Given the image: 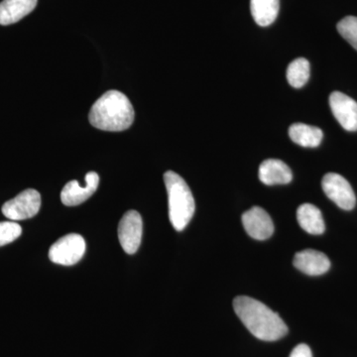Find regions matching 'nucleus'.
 Wrapping results in <instances>:
<instances>
[{
    "instance_id": "423d86ee",
    "label": "nucleus",
    "mask_w": 357,
    "mask_h": 357,
    "mask_svg": "<svg viewBox=\"0 0 357 357\" xmlns=\"http://www.w3.org/2000/svg\"><path fill=\"white\" fill-rule=\"evenodd\" d=\"M321 187L328 198L342 210L351 211L356 206V194L342 176L337 173L326 174L321 181Z\"/></svg>"
},
{
    "instance_id": "7ed1b4c3",
    "label": "nucleus",
    "mask_w": 357,
    "mask_h": 357,
    "mask_svg": "<svg viewBox=\"0 0 357 357\" xmlns=\"http://www.w3.org/2000/svg\"><path fill=\"white\" fill-rule=\"evenodd\" d=\"M164 182L168 194L169 218L174 229L182 231L196 210L194 197L184 178L173 171L164 174Z\"/></svg>"
},
{
    "instance_id": "0eeeda50",
    "label": "nucleus",
    "mask_w": 357,
    "mask_h": 357,
    "mask_svg": "<svg viewBox=\"0 0 357 357\" xmlns=\"http://www.w3.org/2000/svg\"><path fill=\"white\" fill-rule=\"evenodd\" d=\"M119 243L128 255H134L139 248L142 241L143 222L140 213L129 211L124 213L119 225Z\"/></svg>"
},
{
    "instance_id": "20e7f679",
    "label": "nucleus",
    "mask_w": 357,
    "mask_h": 357,
    "mask_svg": "<svg viewBox=\"0 0 357 357\" xmlns=\"http://www.w3.org/2000/svg\"><path fill=\"white\" fill-rule=\"evenodd\" d=\"M86 241L77 234L61 237L51 246L49 258L56 264L70 266L79 262L86 252Z\"/></svg>"
},
{
    "instance_id": "9b49d317",
    "label": "nucleus",
    "mask_w": 357,
    "mask_h": 357,
    "mask_svg": "<svg viewBox=\"0 0 357 357\" xmlns=\"http://www.w3.org/2000/svg\"><path fill=\"white\" fill-rule=\"evenodd\" d=\"M294 265L303 273L310 276H319L325 274L331 267L328 256L319 251L307 249L300 251L294 258Z\"/></svg>"
},
{
    "instance_id": "1a4fd4ad",
    "label": "nucleus",
    "mask_w": 357,
    "mask_h": 357,
    "mask_svg": "<svg viewBox=\"0 0 357 357\" xmlns=\"http://www.w3.org/2000/svg\"><path fill=\"white\" fill-rule=\"evenodd\" d=\"M98 184H100V177L96 172L86 174L84 187H82L77 181H70L61 192V201L65 206H79L95 194Z\"/></svg>"
},
{
    "instance_id": "f257e3e1",
    "label": "nucleus",
    "mask_w": 357,
    "mask_h": 357,
    "mask_svg": "<svg viewBox=\"0 0 357 357\" xmlns=\"http://www.w3.org/2000/svg\"><path fill=\"white\" fill-rule=\"evenodd\" d=\"M234 309L243 325L258 340L275 342L287 335V326L280 316L259 301L239 296L234 301Z\"/></svg>"
},
{
    "instance_id": "2eb2a0df",
    "label": "nucleus",
    "mask_w": 357,
    "mask_h": 357,
    "mask_svg": "<svg viewBox=\"0 0 357 357\" xmlns=\"http://www.w3.org/2000/svg\"><path fill=\"white\" fill-rule=\"evenodd\" d=\"M289 136L296 144L302 147L316 148L321 144L324 133L316 126L304 123L292 124L289 128Z\"/></svg>"
},
{
    "instance_id": "f3484780",
    "label": "nucleus",
    "mask_w": 357,
    "mask_h": 357,
    "mask_svg": "<svg viewBox=\"0 0 357 357\" xmlns=\"http://www.w3.org/2000/svg\"><path fill=\"white\" fill-rule=\"evenodd\" d=\"M310 77V63L307 59L298 58L289 65L287 79L293 88L300 89L307 83Z\"/></svg>"
},
{
    "instance_id": "6e6552de",
    "label": "nucleus",
    "mask_w": 357,
    "mask_h": 357,
    "mask_svg": "<svg viewBox=\"0 0 357 357\" xmlns=\"http://www.w3.org/2000/svg\"><path fill=\"white\" fill-rule=\"evenodd\" d=\"M330 105L335 119L347 131H357V102L349 96L333 91L330 96Z\"/></svg>"
},
{
    "instance_id": "39448f33",
    "label": "nucleus",
    "mask_w": 357,
    "mask_h": 357,
    "mask_svg": "<svg viewBox=\"0 0 357 357\" xmlns=\"http://www.w3.org/2000/svg\"><path fill=\"white\" fill-rule=\"evenodd\" d=\"M41 208V195L34 189H27L2 206V213L11 222L35 217Z\"/></svg>"
},
{
    "instance_id": "9d476101",
    "label": "nucleus",
    "mask_w": 357,
    "mask_h": 357,
    "mask_svg": "<svg viewBox=\"0 0 357 357\" xmlns=\"http://www.w3.org/2000/svg\"><path fill=\"white\" fill-rule=\"evenodd\" d=\"M243 225L249 236L257 241H265L274 232L271 218L259 206H253L243 213Z\"/></svg>"
},
{
    "instance_id": "f03ea898",
    "label": "nucleus",
    "mask_w": 357,
    "mask_h": 357,
    "mask_svg": "<svg viewBox=\"0 0 357 357\" xmlns=\"http://www.w3.org/2000/svg\"><path fill=\"white\" fill-rule=\"evenodd\" d=\"M134 116L135 112L128 96L119 91H109L93 103L89 119L93 128L117 132L130 128Z\"/></svg>"
},
{
    "instance_id": "f8f14e48",
    "label": "nucleus",
    "mask_w": 357,
    "mask_h": 357,
    "mask_svg": "<svg viewBox=\"0 0 357 357\" xmlns=\"http://www.w3.org/2000/svg\"><path fill=\"white\" fill-rule=\"evenodd\" d=\"M259 178L267 185H285L292 181L293 173L281 160L267 159L259 167Z\"/></svg>"
},
{
    "instance_id": "6ab92c4d",
    "label": "nucleus",
    "mask_w": 357,
    "mask_h": 357,
    "mask_svg": "<svg viewBox=\"0 0 357 357\" xmlns=\"http://www.w3.org/2000/svg\"><path fill=\"white\" fill-rule=\"evenodd\" d=\"M22 234V229L14 222H0V248L13 243Z\"/></svg>"
},
{
    "instance_id": "4468645a",
    "label": "nucleus",
    "mask_w": 357,
    "mask_h": 357,
    "mask_svg": "<svg viewBox=\"0 0 357 357\" xmlns=\"http://www.w3.org/2000/svg\"><path fill=\"white\" fill-rule=\"evenodd\" d=\"M300 227L307 234L319 236L325 232L326 225L321 211L311 204H304L297 211Z\"/></svg>"
},
{
    "instance_id": "ddd939ff",
    "label": "nucleus",
    "mask_w": 357,
    "mask_h": 357,
    "mask_svg": "<svg viewBox=\"0 0 357 357\" xmlns=\"http://www.w3.org/2000/svg\"><path fill=\"white\" fill-rule=\"evenodd\" d=\"M38 0H3L0 2V25L18 22L31 13Z\"/></svg>"
},
{
    "instance_id": "a211bd4d",
    "label": "nucleus",
    "mask_w": 357,
    "mask_h": 357,
    "mask_svg": "<svg viewBox=\"0 0 357 357\" xmlns=\"http://www.w3.org/2000/svg\"><path fill=\"white\" fill-rule=\"evenodd\" d=\"M337 31L357 51V17L347 16L337 23Z\"/></svg>"
},
{
    "instance_id": "aec40b11",
    "label": "nucleus",
    "mask_w": 357,
    "mask_h": 357,
    "mask_svg": "<svg viewBox=\"0 0 357 357\" xmlns=\"http://www.w3.org/2000/svg\"><path fill=\"white\" fill-rule=\"evenodd\" d=\"M289 357H312L311 349L307 344L297 345Z\"/></svg>"
},
{
    "instance_id": "dca6fc26",
    "label": "nucleus",
    "mask_w": 357,
    "mask_h": 357,
    "mask_svg": "<svg viewBox=\"0 0 357 357\" xmlns=\"http://www.w3.org/2000/svg\"><path fill=\"white\" fill-rule=\"evenodd\" d=\"M280 0H250L253 20L262 27L271 25L278 16Z\"/></svg>"
}]
</instances>
